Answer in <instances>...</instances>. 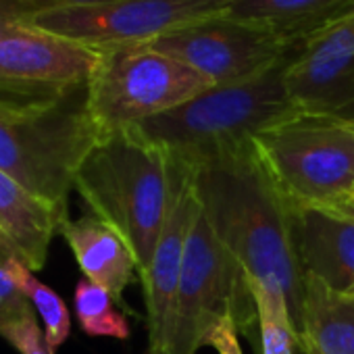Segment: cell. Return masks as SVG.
<instances>
[{
  "instance_id": "6da1fadb",
  "label": "cell",
  "mask_w": 354,
  "mask_h": 354,
  "mask_svg": "<svg viewBox=\"0 0 354 354\" xmlns=\"http://www.w3.org/2000/svg\"><path fill=\"white\" fill-rule=\"evenodd\" d=\"M190 171L213 234L252 283L283 292L298 333L304 271L294 244L292 207L275 186L254 142Z\"/></svg>"
},
{
  "instance_id": "7a4b0ae2",
  "label": "cell",
  "mask_w": 354,
  "mask_h": 354,
  "mask_svg": "<svg viewBox=\"0 0 354 354\" xmlns=\"http://www.w3.org/2000/svg\"><path fill=\"white\" fill-rule=\"evenodd\" d=\"M73 190L92 215L123 236L144 279L175 192L169 154L136 125L104 131L82 160Z\"/></svg>"
},
{
  "instance_id": "3957f363",
  "label": "cell",
  "mask_w": 354,
  "mask_h": 354,
  "mask_svg": "<svg viewBox=\"0 0 354 354\" xmlns=\"http://www.w3.org/2000/svg\"><path fill=\"white\" fill-rule=\"evenodd\" d=\"M100 136L88 86L63 94L0 90V171L63 217L75 173Z\"/></svg>"
},
{
  "instance_id": "277c9868",
  "label": "cell",
  "mask_w": 354,
  "mask_h": 354,
  "mask_svg": "<svg viewBox=\"0 0 354 354\" xmlns=\"http://www.w3.org/2000/svg\"><path fill=\"white\" fill-rule=\"evenodd\" d=\"M296 53L259 77L213 86L186 104L136 127L173 160L190 167L238 150L261 131L300 113L283 84L286 67Z\"/></svg>"
},
{
  "instance_id": "5b68a950",
  "label": "cell",
  "mask_w": 354,
  "mask_h": 354,
  "mask_svg": "<svg viewBox=\"0 0 354 354\" xmlns=\"http://www.w3.org/2000/svg\"><path fill=\"white\" fill-rule=\"evenodd\" d=\"M252 142L292 207L354 215V123L296 113Z\"/></svg>"
},
{
  "instance_id": "8992f818",
  "label": "cell",
  "mask_w": 354,
  "mask_h": 354,
  "mask_svg": "<svg viewBox=\"0 0 354 354\" xmlns=\"http://www.w3.org/2000/svg\"><path fill=\"white\" fill-rule=\"evenodd\" d=\"M225 321L248 331L259 325L250 279L213 234L201 203L186 244L169 335L160 354H196Z\"/></svg>"
},
{
  "instance_id": "52a82bcc",
  "label": "cell",
  "mask_w": 354,
  "mask_h": 354,
  "mask_svg": "<svg viewBox=\"0 0 354 354\" xmlns=\"http://www.w3.org/2000/svg\"><path fill=\"white\" fill-rule=\"evenodd\" d=\"M211 88V80L150 44H121L100 50L88 111L104 133L169 113Z\"/></svg>"
},
{
  "instance_id": "ba28073f",
  "label": "cell",
  "mask_w": 354,
  "mask_h": 354,
  "mask_svg": "<svg viewBox=\"0 0 354 354\" xmlns=\"http://www.w3.org/2000/svg\"><path fill=\"white\" fill-rule=\"evenodd\" d=\"M230 0H113L92 7L55 9L28 15L34 28L102 50L121 44H148L156 38L223 13Z\"/></svg>"
},
{
  "instance_id": "9c48e42d",
  "label": "cell",
  "mask_w": 354,
  "mask_h": 354,
  "mask_svg": "<svg viewBox=\"0 0 354 354\" xmlns=\"http://www.w3.org/2000/svg\"><path fill=\"white\" fill-rule=\"evenodd\" d=\"M148 44L192 67L213 86H232L259 77L300 48L286 46L277 36L225 13L177 28Z\"/></svg>"
},
{
  "instance_id": "30bf717a",
  "label": "cell",
  "mask_w": 354,
  "mask_h": 354,
  "mask_svg": "<svg viewBox=\"0 0 354 354\" xmlns=\"http://www.w3.org/2000/svg\"><path fill=\"white\" fill-rule=\"evenodd\" d=\"M283 84L300 113L354 123V7L300 46Z\"/></svg>"
},
{
  "instance_id": "8fae6325",
  "label": "cell",
  "mask_w": 354,
  "mask_h": 354,
  "mask_svg": "<svg viewBox=\"0 0 354 354\" xmlns=\"http://www.w3.org/2000/svg\"><path fill=\"white\" fill-rule=\"evenodd\" d=\"M100 50L17 21L0 42V90L63 94L86 88Z\"/></svg>"
},
{
  "instance_id": "7c38bea8",
  "label": "cell",
  "mask_w": 354,
  "mask_h": 354,
  "mask_svg": "<svg viewBox=\"0 0 354 354\" xmlns=\"http://www.w3.org/2000/svg\"><path fill=\"white\" fill-rule=\"evenodd\" d=\"M173 171H175V192H173L169 217L158 238V244L154 248L150 269L142 279L144 298H146L148 354H160L165 348L177 290H180V281H182L186 244L198 209V198H196L190 167L173 160Z\"/></svg>"
},
{
  "instance_id": "4fadbf2b",
  "label": "cell",
  "mask_w": 354,
  "mask_h": 354,
  "mask_svg": "<svg viewBox=\"0 0 354 354\" xmlns=\"http://www.w3.org/2000/svg\"><path fill=\"white\" fill-rule=\"evenodd\" d=\"M292 232L304 275L354 296V215L292 207Z\"/></svg>"
},
{
  "instance_id": "5bb4252c",
  "label": "cell",
  "mask_w": 354,
  "mask_h": 354,
  "mask_svg": "<svg viewBox=\"0 0 354 354\" xmlns=\"http://www.w3.org/2000/svg\"><path fill=\"white\" fill-rule=\"evenodd\" d=\"M59 232L69 244L84 277L121 302L125 288L131 283L133 273H138V261L123 236L96 215L65 219Z\"/></svg>"
},
{
  "instance_id": "9a60e30c",
  "label": "cell",
  "mask_w": 354,
  "mask_h": 354,
  "mask_svg": "<svg viewBox=\"0 0 354 354\" xmlns=\"http://www.w3.org/2000/svg\"><path fill=\"white\" fill-rule=\"evenodd\" d=\"M65 219L69 217L38 201L11 175L0 171V238H5L32 271L44 269L53 236Z\"/></svg>"
},
{
  "instance_id": "2e32d148",
  "label": "cell",
  "mask_w": 354,
  "mask_h": 354,
  "mask_svg": "<svg viewBox=\"0 0 354 354\" xmlns=\"http://www.w3.org/2000/svg\"><path fill=\"white\" fill-rule=\"evenodd\" d=\"M354 0H230L225 15L302 46L310 36L346 15Z\"/></svg>"
},
{
  "instance_id": "e0dca14e",
  "label": "cell",
  "mask_w": 354,
  "mask_h": 354,
  "mask_svg": "<svg viewBox=\"0 0 354 354\" xmlns=\"http://www.w3.org/2000/svg\"><path fill=\"white\" fill-rule=\"evenodd\" d=\"M298 346L306 354H354V296L304 275Z\"/></svg>"
},
{
  "instance_id": "ac0fdd59",
  "label": "cell",
  "mask_w": 354,
  "mask_h": 354,
  "mask_svg": "<svg viewBox=\"0 0 354 354\" xmlns=\"http://www.w3.org/2000/svg\"><path fill=\"white\" fill-rule=\"evenodd\" d=\"M250 288L257 304L263 354H294V346L298 344V333L283 292L252 281Z\"/></svg>"
},
{
  "instance_id": "d6986e66",
  "label": "cell",
  "mask_w": 354,
  "mask_h": 354,
  "mask_svg": "<svg viewBox=\"0 0 354 354\" xmlns=\"http://www.w3.org/2000/svg\"><path fill=\"white\" fill-rule=\"evenodd\" d=\"M75 313L82 329L88 335L94 337H115V339H127L129 337V325L123 313L115 308V298L100 286H96L90 279H80L75 294Z\"/></svg>"
},
{
  "instance_id": "ffe728a7",
  "label": "cell",
  "mask_w": 354,
  "mask_h": 354,
  "mask_svg": "<svg viewBox=\"0 0 354 354\" xmlns=\"http://www.w3.org/2000/svg\"><path fill=\"white\" fill-rule=\"evenodd\" d=\"M15 277H17L21 292L32 302L34 310L42 317L44 335H46V342L50 344V348L55 350L57 346L65 344V339L69 337V331H71V317H69V308H67L65 300L55 290H50L46 283H42L21 259L15 265Z\"/></svg>"
},
{
  "instance_id": "44dd1931",
  "label": "cell",
  "mask_w": 354,
  "mask_h": 354,
  "mask_svg": "<svg viewBox=\"0 0 354 354\" xmlns=\"http://www.w3.org/2000/svg\"><path fill=\"white\" fill-rule=\"evenodd\" d=\"M17 261L19 254L5 242V238H0V329L36 313L17 283Z\"/></svg>"
},
{
  "instance_id": "7402d4cb",
  "label": "cell",
  "mask_w": 354,
  "mask_h": 354,
  "mask_svg": "<svg viewBox=\"0 0 354 354\" xmlns=\"http://www.w3.org/2000/svg\"><path fill=\"white\" fill-rule=\"evenodd\" d=\"M0 335L11 346H15L19 354H55V350L46 342L44 331L38 325L36 313L3 327L0 329Z\"/></svg>"
},
{
  "instance_id": "603a6c76",
  "label": "cell",
  "mask_w": 354,
  "mask_h": 354,
  "mask_svg": "<svg viewBox=\"0 0 354 354\" xmlns=\"http://www.w3.org/2000/svg\"><path fill=\"white\" fill-rule=\"evenodd\" d=\"M238 325L234 321L221 323L209 337V346L215 348L219 354H242L240 342H238Z\"/></svg>"
},
{
  "instance_id": "cb8c5ba5",
  "label": "cell",
  "mask_w": 354,
  "mask_h": 354,
  "mask_svg": "<svg viewBox=\"0 0 354 354\" xmlns=\"http://www.w3.org/2000/svg\"><path fill=\"white\" fill-rule=\"evenodd\" d=\"M113 0H24V5L30 15L42 13V11H55V9H71V7H92V5H104Z\"/></svg>"
},
{
  "instance_id": "d4e9b609",
  "label": "cell",
  "mask_w": 354,
  "mask_h": 354,
  "mask_svg": "<svg viewBox=\"0 0 354 354\" xmlns=\"http://www.w3.org/2000/svg\"><path fill=\"white\" fill-rule=\"evenodd\" d=\"M30 13L24 5V0H0V42L7 36V32Z\"/></svg>"
}]
</instances>
